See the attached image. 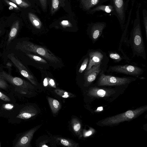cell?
Listing matches in <instances>:
<instances>
[{"label":"cell","mask_w":147,"mask_h":147,"mask_svg":"<svg viewBox=\"0 0 147 147\" xmlns=\"http://www.w3.org/2000/svg\"><path fill=\"white\" fill-rule=\"evenodd\" d=\"M88 55V64L85 71L88 70L94 65L101 63V61L103 58V54L98 51H90Z\"/></svg>","instance_id":"10"},{"label":"cell","mask_w":147,"mask_h":147,"mask_svg":"<svg viewBox=\"0 0 147 147\" xmlns=\"http://www.w3.org/2000/svg\"><path fill=\"white\" fill-rule=\"evenodd\" d=\"M48 84L51 87L54 88H56L55 82L54 80L52 78H48Z\"/></svg>","instance_id":"32"},{"label":"cell","mask_w":147,"mask_h":147,"mask_svg":"<svg viewBox=\"0 0 147 147\" xmlns=\"http://www.w3.org/2000/svg\"><path fill=\"white\" fill-rule=\"evenodd\" d=\"M29 18L32 25L36 28L40 29L42 26V23L37 18L34 14L29 13L28 14Z\"/></svg>","instance_id":"19"},{"label":"cell","mask_w":147,"mask_h":147,"mask_svg":"<svg viewBox=\"0 0 147 147\" xmlns=\"http://www.w3.org/2000/svg\"><path fill=\"white\" fill-rule=\"evenodd\" d=\"M1 147V142H0V147Z\"/></svg>","instance_id":"40"},{"label":"cell","mask_w":147,"mask_h":147,"mask_svg":"<svg viewBox=\"0 0 147 147\" xmlns=\"http://www.w3.org/2000/svg\"><path fill=\"white\" fill-rule=\"evenodd\" d=\"M22 48L26 52L33 53L47 60L52 65H58L61 63L59 58L45 47L29 41H24Z\"/></svg>","instance_id":"1"},{"label":"cell","mask_w":147,"mask_h":147,"mask_svg":"<svg viewBox=\"0 0 147 147\" xmlns=\"http://www.w3.org/2000/svg\"><path fill=\"white\" fill-rule=\"evenodd\" d=\"M105 26V24L103 23H97L93 25L90 30V37L93 43L101 36Z\"/></svg>","instance_id":"12"},{"label":"cell","mask_w":147,"mask_h":147,"mask_svg":"<svg viewBox=\"0 0 147 147\" xmlns=\"http://www.w3.org/2000/svg\"><path fill=\"white\" fill-rule=\"evenodd\" d=\"M19 23L18 21L16 22L12 26L9 32L7 41V44H9L17 35L18 31Z\"/></svg>","instance_id":"17"},{"label":"cell","mask_w":147,"mask_h":147,"mask_svg":"<svg viewBox=\"0 0 147 147\" xmlns=\"http://www.w3.org/2000/svg\"><path fill=\"white\" fill-rule=\"evenodd\" d=\"M109 55L110 57L116 62H119L123 59L125 60L123 57H122L119 54L116 53L110 52Z\"/></svg>","instance_id":"24"},{"label":"cell","mask_w":147,"mask_h":147,"mask_svg":"<svg viewBox=\"0 0 147 147\" xmlns=\"http://www.w3.org/2000/svg\"><path fill=\"white\" fill-rule=\"evenodd\" d=\"M74 131L77 135L81 136V125L79 121L76 118H73L71 122Z\"/></svg>","instance_id":"20"},{"label":"cell","mask_w":147,"mask_h":147,"mask_svg":"<svg viewBox=\"0 0 147 147\" xmlns=\"http://www.w3.org/2000/svg\"><path fill=\"white\" fill-rule=\"evenodd\" d=\"M43 84L44 86H47L48 85V77L45 78L43 81Z\"/></svg>","instance_id":"37"},{"label":"cell","mask_w":147,"mask_h":147,"mask_svg":"<svg viewBox=\"0 0 147 147\" xmlns=\"http://www.w3.org/2000/svg\"><path fill=\"white\" fill-rule=\"evenodd\" d=\"M5 2L9 5H11V7H13L14 8L18 9H19V7L18 6L16 5V4L15 3H14L13 2H11L10 1H9L7 0H5Z\"/></svg>","instance_id":"33"},{"label":"cell","mask_w":147,"mask_h":147,"mask_svg":"<svg viewBox=\"0 0 147 147\" xmlns=\"http://www.w3.org/2000/svg\"><path fill=\"white\" fill-rule=\"evenodd\" d=\"M26 55L36 63L40 64V65H47L49 63L43 58L34 54H32L30 52H27Z\"/></svg>","instance_id":"14"},{"label":"cell","mask_w":147,"mask_h":147,"mask_svg":"<svg viewBox=\"0 0 147 147\" xmlns=\"http://www.w3.org/2000/svg\"><path fill=\"white\" fill-rule=\"evenodd\" d=\"M89 57H86L83 60L79 70L78 72L80 73H82L86 70L88 63Z\"/></svg>","instance_id":"26"},{"label":"cell","mask_w":147,"mask_h":147,"mask_svg":"<svg viewBox=\"0 0 147 147\" xmlns=\"http://www.w3.org/2000/svg\"><path fill=\"white\" fill-rule=\"evenodd\" d=\"M47 99L52 112L56 114L61 108L60 102L56 99L48 97Z\"/></svg>","instance_id":"15"},{"label":"cell","mask_w":147,"mask_h":147,"mask_svg":"<svg viewBox=\"0 0 147 147\" xmlns=\"http://www.w3.org/2000/svg\"><path fill=\"white\" fill-rule=\"evenodd\" d=\"M6 66L9 70H10L12 66V64L10 62H8L6 64Z\"/></svg>","instance_id":"38"},{"label":"cell","mask_w":147,"mask_h":147,"mask_svg":"<svg viewBox=\"0 0 147 147\" xmlns=\"http://www.w3.org/2000/svg\"><path fill=\"white\" fill-rule=\"evenodd\" d=\"M14 107V105L11 104H3L2 106V108L4 110H11Z\"/></svg>","instance_id":"29"},{"label":"cell","mask_w":147,"mask_h":147,"mask_svg":"<svg viewBox=\"0 0 147 147\" xmlns=\"http://www.w3.org/2000/svg\"><path fill=\"white\" fill-rule=\"evenodd\" d=\"M107 92L104 89L93 87L91 88L89 92V94L92 96L102 97L107 94Z\"/></svg>","instance_id":"18"},{"label":"cell","mask_w":147,"mask_h":147,"mask_svg":"<svg viewBox=\"0 0 147 147\" xmlns=\"http://www.w3.org/2000/svg\"><path fill=\"white\" fill-rule=\"evenodd\" d=\"M60 0H52L51 14L53 15L58 9Z\"/></svg>","instance_id":"25"},{"label":"cell","mask_w":147,"mask_h":147,"mask_svg":"<svg viewBox=\"0 0 147 147\" xmlns=\"http://www.w3.org/2000/svg\"><path fill=\"white\" fill-rule=\"evenodd\" d=\"M144 24L145 27L146 36V40H147V16L144 17Z\"/></svg>","instance_id":"34"},{"label":"cell","mask_w":147,"mask_h":147,"mask_svg":"<svg viewBox=\"0 0 147 147\" xmlns=\"http://www.w3.org/2000/svg\"><path fill=\"white\" fill-rule=\"evenodd\" d=\"M2 78L15 88V90L23 95L30 94L34 86L27 81L18 77H13L5 71L0 72Z\"/></svg>","instance_id":"4"},{"label":"cell","mask_w":147,"mask_h":147,"mask_svg":"<svg viewBox=\"0 0 147 147\" xmlns=\"http://www.w3.org/2000/svg\"><path fill=\"white\" fill-rule=\"evenodd\" d=\"M103 109V107H98L97 109V111H102Z\"/></svg>","instance_id":"39"},{"label":"cell","mask_w":147,"mask_h":147,"mask_svg":"<svg viewBox=\"0 0 147 147\" xmlns=\"http://www.w3.org/2000/svg\"><path fill=\"white\" fill-rule=\"evenodd\" d=\"M61 24L64 28L72 26L71 24L67 20H63L61 22Z\"/></svg>","instance_id":"31"},{"label":"cell","mask_w":147,"mask_h":147,"mask_svg":"<svg viewBox=\"0 0 147 147\" xmlns=\"http://www.w3.org/2000/svg\"><path fill=\"white\" fill-rule=\"evenodd\" d=\"M56 140L59 144L64 146L69 147H77L78 144L67 138L62 137H57Z\"/></svg>","instance_id":"16"},{"label":"cell","mask_w":147,"mask_h":147,"mask_svg":"<svg viewBox=\"0 0 147 147\" xmlns=\"http://www.w3.org/2000/svg\"><path fill=\"white\" fill-rule=\"evenodd\" d=\"M100 0H81V3L84 7L88 9L97 4Z\"/></svg>","instance_id":"21"},{"label":"cell","mask_w":147,"mask_h":147,"mask_svg":"<svg viewBox=\"0 0 147 147\" xmlns=\"http://www.w3.org/2000/svg\"><path fill=\"white\" fill-rule=\"evenodd\" d=\"M35 126L22 133L18 134L13 143V147H30L31 142L35 132L41 126Z\"/></svg>","instance_id":"7"},{"label":"cell","mask_w":147,"mask_h":147,"mask_svg":"<svg viewBox=\"0 0 147 147\" xmlns=\"http://www.w3.org/2000/svg\"><path fill=\"white\" fill-rule=\"evenodd\" d=\"M147 110V106L146 105L134 110H128L123 113L107 118L101 121V124L105 125H113L131 120L138 117Z\"/></svg>","instance_id":"3"},{"label":"cell","mask_w":147,"mask_h":147,"mask_svg":"<svg viewBox=\"0 0 147 147\" xmlns=\"http://www.w3.org/2000/svg\"><path fill=\"white\" fill-rule=\"evenodd\" d=\"M101 64L100 63L94 65L90 69L85 71L84 77L86 84L90 85L96 79L97 76L101 71Z\"/></svg>","instance_id":"9"},{"label":"cell","mask_w":147,"mask_h":147,"mask_svg":"<svg viewBox=\"0 0 147 147\" xmlns=\"http://www.w3.org/2000/svg\"><path fill=\"white\" fill-rule=\"evenodd\" d=\"M37 113L36 109L33 107L27 106L21 109L16 117L21 119H27L35 116Z\"/></svg>","instance_id":"11"},{"label":"cell","mask_w":147,"mask_h":147,"mask_svg":"<svg viewBox=\"0 0 147 147\" xmlns=\"http://www.w3.org/2000/svg\"><path fill=\"white\" fill-rule=\"evenodd\" d=\"M0 99L6 102H9L10 101V98L0 91Z\"/></svg>","instance_id":"30"},{"label":"cell","mask_w":147,"mask_h":147,"mask_svg":"<svg viewBox=\"0 0 147 147\" xmlns=\"http://www.w3.org/2000/svg\"><path fill=\"white\" fill-rule=\"evenodd\" d=\"M136 79L132 77H119L106 75L102 70L100 73L97 84L100 86H120L129 84Z\"/></svg>","instance_id":"5"},{"label":"cell","mask_w":147,"mask_h":147,"mask_svg":"<svg viewBox=\"0 0 147 147\" xmlns=\"http://www.w3.org/2000/svg\"><path fill=\"white\" fill-rule=\"evenodd\" d=\"M115 10L120 19L123 20L124 17V3L123 0H113Z\"/></svg>","instance_id":"13"},{"label":"cell","mask_w":147,"mask_h":147,"mask_svg":"<svg viewBox=\"0 0 147 147\" xmlns=\"http://www.w3.org/2000/svg\"><path fill=\"white\" fill-rule=\"evenodd\" d=\"M8 84L0 74V88L6 90L8 87Z\"/></svg>","instance_id":"28"},{"label":"cell","mask_w":147,"mask_h":147,"mask_svg":"<svg viewBox=\"0 0 147 147\" xmlns=\"http://www.w3.org/2000/svg\"><path fill=\"white\" fill-rule=\"evenodd\" d=\"M20 7H27L29 6V4L23 0H10Z\"/></svg>","instance_id":"27"},{"label":"cell","mask_w":147,"mask_h":147,"mask_svg":"<svg viewBox=\"0 0 147 147\" xmlns=\"http://www.w3.org/2000/svg\"><path fill=\"white\" fill-rule=\"evenodd\" d=\"M92 130H89L85 132L84 134V137H87L91 135L92 134Z\"/></svg>","instance_id":"36"},{"label":"cell","mask_w":147,"mask_h":147,"mask_svg":"<svg viewBox=\"0 0 147 147\" xmlns=\"http://www.w3.org/2000/svg\"><path fill=\"white\" fill-rule=\"evenodd\" d=\"M55 92L57 95L63 98L74 97V95L72 94L61 89H56L55 90Z\"/></svg>","instance_id":"22"},{"label":"cell","mask_w":147,"mask_h":147,"mask_svg":"<svg viewBox=\"0 0 147 147\" xmlns=\"http://www.w3.org/2000/svg\"><path fill=\"white\" fill-rule=\"evenodd\" d=\"M113 10V7L111 5H100L93 9L92 11H95L98 10H102L107 13H109Z\"/></svg>","instance_id":"23"},{"label":"cell","mask_w":147,"mask_h":147,"mask_svg":"<svg viewBox=\"0 0 147 147\" xmlns=\"http://www.w3.org/2000/svg\"><path fill=\"white\" fill-rule=\"evenodd\" d=\"M129 43L134 56L140 57L146 59L145 47L139 24L134 27L131 33Z\"/></svg>","instance_id":"2"},{"label":"cell","mask_w":147,"mask_h":147,"mask_svg":"<svg viewBox=\"0 0 147 147\" xmlns=\"http://www.w3.org/2000/svg\"><path fill=\"white\" fill-rule=\"evenodd\" d=\"M42 7L44 10L46 9L47 5V0H39Z\"/></svg>","instance_id":"35"},{"label":"cell","mask_w":147,"mask_h":147,"mask_svg":"<svg viewBox=\"0 0 147 147\" xmlns=\"http://www.w3.org/2000/svg\"><path fill=\"white\" fill-rule=\"evenodd\" d=\"M107 71L108 73L123 74L139 78L143 74L144 71L137 66L126 64L110 66Z\"/></svg>","instance_id":"6"},{"label":"cell","mask_w":147,"mask_h":147,"mask_svg":"<svg viewBox=\"0 0 147 147\" xmlns=\"http://www.w3.org/2000/svg\"><path fill=\"white\" fill-rule=\"evenodd\" d=\"M8 57L18 69L21 75L29 80L33 84L36 86L37 85L38 82L33 75L16 57L11 54L9 55Z\"/></svg>","instance_id":"8"}]
</instances>
